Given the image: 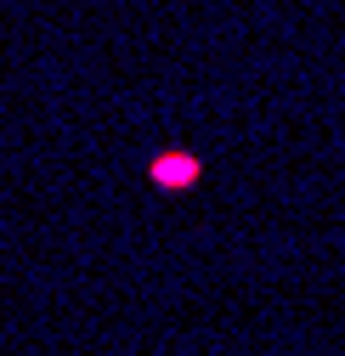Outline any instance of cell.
<instances>
[{"label":"cell","instance_id":"1","mask_svg":"<svg viewBox=\"0 0 345 356\" xmlns=\"http://www.w3.org/2000/svg\"><path fill=\"white\" fill-rule=\"evenodd\" d=\"M147 175H153V187H193L204 175V159H193V153H159L147 164Z\"/></svg>","mask_w":345,"mask_h":356}]
</instances>
